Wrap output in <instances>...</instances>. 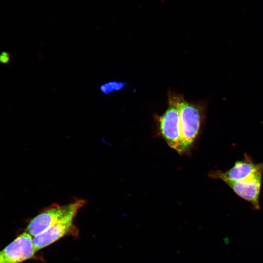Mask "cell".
Masks as SVG:
<instances>
[{"mask_svg":"<svg viewBox=\"0 0 263 263\" xmlns=\"http://www.w3.org/2000/svg\"><path fill=\"white\" fill-rule=\"evenodd\" d=\"M85 204V201L80 200L79 203L58 222L44 232L33 237L35 252L46 247L70 232H75L73 219L78 210Z\"/></svg>","mask_w":263,"mask_h":263,"instance_id":"obj_3","label":"cell"},{"mask_svg":"<svg viewBox=\"0 0 263 263\" xmlns=\"http://www.w3.org/2000/svg\"><path fill=\"white\" fill-rule=\"evenodd\" d=\"M262 179L263 175H260L241 181L225 180L223 182L238 196L249 202L255 209H259Z\"/></svg>","mask_w":263,"mask_h":263,"instance_id":"obj_7","label":"cell"},{"mask_svg":"<svg viewBox=\"0 0 263 263\" xmlns=\"http://www.w3.org/2000/svg\"><path fill=\"white\" fill-rule=\"evenodd\" d=\"M80 200H76L63 206L53 204L30 221L26 231L33 237L44 232L67 214L79 203Z\"/></svg>","mask_w":263,"mask_h":263,"instance_id":"obj_4","label":"cell"},{"mask_svg":"<svg viewBox=\"0 0 263 263\" xmlns=\"http://www.w3.org/2000/svg\"><path fill=\"white\" fill-rule=\"evenodd\" d=\"M179 111L181 130L180 154L187 151L198 135L204 119V103L187 101L181 94H176Z\"/></svg>","mask_w":263,"mask_h":263,"instance_id":"obj_1","label":"cell"},{"mask_svg":"<svg viewBox=\"0 0 263 263\" xmlns=\"http://www.w3.org/2000/svg\"><path fill=\"white\" fill-rule=\"evenodd\" d=\"M176 94L171 92L168 94V107L158 116L160 131L168 146L180 153L181 130L179 111Z\"/></svg>","mask_w":263,"mask_h":263,"instance_id":"obj_2","label":"cell"},{"mask_svg":"<svg viewBox=\"0 0 263 263\" xmlns=\"http://www.w3.org/2000/svg\"><path fill=\"white\" fill-rule=\"evenodd\" d=\"M0 263H3L2 261V260L0 257Z\"/></svg>","mask_w":263,"mask_h":263,"instance_id":"obj_11","label":"cell"},{"mask_svg":"<svg viewBox=\"0 0 263 263\" xmlns=\"http://www.w3.org/2000/svg\"><path fill=\"white\" fill-rule=\"evenodd\" d=\"M127 85V83L125 82L111 81L102 84L100 87V91L103 94H109L122 90Z\"/></svg>","mask_w":263,"mask_h":263,"instance_id":"obj_8","label":"cell"},{"mask_svg":"<svg viewBox=\"0 0 263 263\" xmlns=\"http://www.w3.org/2000/svg\"><path fill=\"white\" fill-rule=\"evenodd\" d=\"M32 236L25 231L1 250L3 263H21L33 258L35 250Z\"/></svg>","mask_w":263,"mask_h":263,"instance_id":"obj_6","label":"cell"},{"mask_svg":"<svg viewBox=\"0 0 263 263\" xmlns=\"http://www.w3.org/2000/svg\"><path fill=\"white\" fill-rule=\"evenodd\" d=\"M11 60L9 53L6 52H2L0 54V62L3 64H8Z\"/></svg>","mask_w":263,"mask_h":263,"instance_id":"obj_9","label":"cell"},{"mask_svg":"<svg viewBox=\"0 0 263 263\" xmlns=\"http://www.w3.org/2000/svg\"><path fill=\"white\" fill-rule=\"evenodd\" d=\"M224 242L226 244H228L229 243V239L228 237H225L224 239Z\"/></svg>","mask_w":263,"mask_h":263,"instance_id":"obj_10","label":"cell"},{"mask_svg":"<svg viewBox=\"0 0 263 263\" xmlns=\"http://www.w3.org/2000/svg\"><path fill=\"white\" fill-rule=\"evenodd\" d=\"M260 175H263V162L255 163L247 155L244 154L242 160L236 161L229 169L225 172L220 170L212 171L209 176L223 181H241Z\"/></svg>","mask_w":263,"mask_h":263,"instance_id":"obj_5","label":"cell"}]
</instances>
